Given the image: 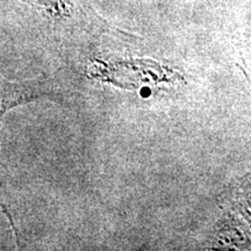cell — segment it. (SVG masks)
Wrapping results in <instances>:
<instances>
[]
</instances>
